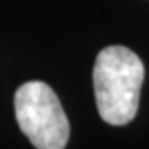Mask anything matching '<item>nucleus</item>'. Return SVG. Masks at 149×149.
<instances>
[{
  "mask_svg": "<svg viewBox=\"0 0 149 149\" xmlns=\"http://www.w3.org/2000/svg\"><path fill=\"white\" fill-rule=\"evenodd\" d=\"M15 115L22 133L38 149H63L70 124L63 106L47 83L27 81L15 93Z\"/></svg>",
  "mask_w": 149,
  "mask_h": 149,
  "instance_id": "nucleus-2",
  "label": "nucleus"
},
{
  "mask_svg": "<svg viewBox=\"0 0 149 149\" xmlns=\"http://www.w3.org/2000/svg\"><path fill=\"white\" fill-rule=\"evenodd\" d=\"M146 70L131 49L110 45L102 49L93 67V92L99 115L111 126L130 124L138 111Z\"/></svg>",
  "mask_w": 149,
  "mask_h": 149,
  "instance_id": "nucleus-1",
  "label": "nucleus"
}]
</instances>
